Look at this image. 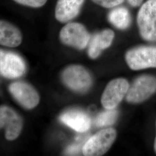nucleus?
Wrapping results in <instances>:
<instances>
[{
	"label": "nucleus",
	"mask_w": 156,
	"mask_h": 156,
	"mask_svg": "<svg viewBox=\"0 0 156 156\" xmlns=\"http://www.w3.org/2000/svg\"><path fill=\"white\" fill-rule=\"evenodd\" d=\"M136 21L142 38L156 42V0H147L141 5Z\"/></svg>",
	"instance_id": "1"
},
{
	"label": "nucleus",
	"mask_w": 156,
	"mask_h": 156,
	"mask_svg": "<svg viewBox=\"0 0 156 156\" xmlns=\"http://www.w3.org/2000/svg\"><path fill=\"white\" fill-rule=\"evenodd\" d=\"M116 138V131L113 128L104 129L92 136L83 147L84 156H100L104 154Z\"/></svg>",
	"instance_id": "2"
},
{
	"label": "nucleus",
	"mask_w": 156,
	"mask_h": 156,
	"mask_svg": "<svg viewBox=\"0 0 156 156\" xmlns=\"http://www.w3.org/2000/svg\"><path fill=\"white\" fill-rule=\"evenodd\" d=\"M59 37L62 44L79 50L85 49L91 38L86 28L77 22L67 23L61 30Z\"/></svg>",
	"instance_id": "3"
},
{
	"label": "nucleus",
	"mask_w": 156,
	"mask_h": 156,
	"mask_svg": "<svg viewBox=\"0 0 156 156\" xmlns=\"http://www.w3.org/2000/svg\"><path fill=\"white\" fill-rule=\"evenodd\" d=\"M64 84L73 91L84 93L92 84V78L86 68L81 66L72 65L67 67L62 73Z\"/></svg>",
	"instance_id": "4"
},
{
	"label": "nucleus",
	"mask_w": 156,
	"mask_h": 156,
	"mask_svg": "<svg viewBox=\"0 0 156 156\" xmlns=\"http://www.w3.org/2000/svg\"><path fill=\"white\" fill-rule=\"evenodd\" d=\"M126 60L133 70L156 68V46H141L128 50Z\"/></svg>",
	"instance_id": "5"
},
{
	"label": "nucleus",
	"mask_w": 156,
	"mask_h": 156,
	"mask_svg": "<svg viewBox=\"0 0 156 156\" xmlns=\"http://www.w3.org/2000/svg\"><path fill=\"white\" fill-rule=\"evenodd\" d=\"M156 92V77L144 75L136 78L129 87L126 99L131 103H140L149 98Z\"/></svg>",
	"instance_id": "6"
},
{
	"label": "nucleus",
	"mask_w": 156,
	"mask_h": 156,
	"mask_svg": "<svg viewBox=\"0 0 156 156\" xmlns=\"http://www.w3.org/2000/svg\"><path fill=\"white\" fill-rule=\"evenodd\" d=\"M26 70L22 57L14 52L0 49V74L8 79L23 76Z\"/></svg>",
	"instance_id": "7"
},
{
	"label": "nucleus",
	"mask_w": 156,
	"mask_h": 156,
	"mask_svg": "<svg viewBox=\"0 0 156 156\" xmlns=\"http://www.w3.org/2000/svg\"><path fill=\"white\" fill-rule=\"evenodd\" d=\"M129 84L124 78H117L107 84L101 97L102 106L106 109H115L128 92Z\"/></svg>",
	"instance_id": "8"
},
{
	"label": "nucleus",
	"mask_w": 156,
	"mask_h": 156,
	"mask_svg": "<svg viewBox=\"0 0 156 156\" xmlns=\"http://www.w3.org/2000/svg\"><path fill=\"white\" fill-rule=\"evenodd\" d=\"M9 90L15 100L25 109H33L39 104L38 92L31 85L26 82H13L9 86Z\"/></svg>",
	"instance_id": "9"
},
{
	"label": "nucleus",
	"mask_w": 156,
	"mask_h": 156,
	"mask_svg": "<svg viewBox=\"0 0 156 156\" xmlns=\"http://www.w3.org/2000/svg\"><path fill=\"white\" fill-rule=\"evenodd\" d=\"M23 124L22 118L13 109L0 106V128H5L6 140H16L22 131Z\"/></svg>",
	"instance_id": "10"
},
{
	"label": "nucleus",
	"mask_w": 156,
	"mask_h": 156,
	"mask_svg": "<svg viewBox=\"0 0 156 156\" xmlns=\"http://www.w3.org/2000/svg\"><path fill=\"white\" fill-rule=\"evenodd\" d=\"M84 0H57L55 8L56 20L67 23L77 17Z\"/></svg>",
	"instance_id": "11"
},
{
	"label": "nucleus",
	"mask_w": 156,
	"mask_h": 156,
	"mask_svg": "<svg viewBox=\"0 0 156 156\" xmlns=\"http://www.w3.org/2000/svg\"><path fill=\"white\" fill-rule=\"evenodd\" d=\"M115 33L111 29H105L95 34L90 39L88 55L91 58H96L100 56L102 50L108 48L112 44Z\"/></svg>",
	"instance_id": "12"
},
{
	"label": "nucleus",
	"mask_w": 156,
	"mask_h": 156,
	"mask_svg": "<svg viewBox=\"0 0 156 156\" xmlns=\"http://www.w3.org/2000/svg\"><path fill=\"white\" fill-rule=\"evenodd\" d=\"M62 122L77 132L87 131L91 126L89 116L84 112L71 109L64 112L60 117Z\"/></svg>",
	"instance_id": "13"
},
{
	"label": "nucleus",
	"mask_w": 156,
	"mask_h": 156,
	"mask_svg": "<svg viewBox=\"0 0 156 156\" xmlns=\"http://www.w3.org/2000/svg\"><path fill=\"white\" fill-rule=\"evenodd\" d=\"M22 42V34L19 29L11 23L0 20V45L15 48Z\"/></svg>",
	"instance_id": "14"
},
{
	"label": "nucleus",
	"mask_w": 156,
	"mask_h": 156,
	"mask_svg": "<svg viewBox=\"0 0 156 156\" xmlns=\"http://www.w3.org/2000/svg\"><path fill=\"white\" fill-rule=\"evenodd\" d=\"M108 19L113 26L119 30L127 29L131 23V13L124 6L113 8L108 15Z\"/></svg>",
	"instance_id": "15"
},
{
	"label": "nucleus",
	"mask_w": 156,
	"mask_h": 156,
	"mask_svg": "<svg viewBox=\"0 0 156 156\" xmlns=\"http://www.w3.org/2000/svg\"><path fill=\"white\" fill-rule=\"evenodd\" d=\"M117 117V112L115 109H106L97 116L95 120V124L98 127L110 126L115 123Z\"/></svg>",
	"instance_id": "16"
},
{
	"label": "nucleus",
	"mask_w": 156,
	"mask_h": 156,
	"mask_svg": "<svg viewBox=\"0 0 156 156\" xmlns=\"http://www.w3.org/2000/svg\"><path fill=\"white\" fill-rule=\"evenodd\" d=\"M98 5L105 8H113L121 5L124 0H91Z\"/></svg>",
	"instance_id": "17"
},
{
	"label": "nucleus",
	"mask_w": 156,
	"mask_h": 156,
	"mask_svg": "<svg viewBox=\"0 0 156 156\" xmlns=\"http://www.w3.org/2000/svg\"><path fill=\"white\" fill-rule=\"evenodd\" d=\"M23 5L33 8H40L44 5L48 0H13Z\"/></svg>",
	"instance_id": "18"
},
{
	"label": "nucleus",
	"mask_w": 156,
	"mask_h": 156,
	"mask_svg": "<svg viewBox=\"0 0 156 156\" xmlns=\"http://www.w3.org/2000/svg\"><path fill=\"white\" fill-rule=\"evenodd\" d=\"M80 151V147L79 145H73L72 146H69L66 151H65V153L67 155H75L78 154Z\"/></svg>",
	"instance_id": "19"
},
{
	"label": "nucleus",
	"mask_w": 156,
	"mask_h": 156,
	"mask_svg": "<svg viewBox=\"0 0 156 156\" xmlns=\"http://www.w3.org/2000/svg\"><path fill=\"white\" fill-rule=\"evenodd\" d=\"M128 4L133 7H138L142 5L144 0H127Z\"/></svg>",
	"instance_id": "20"
},
{
	"label": "nucleus",
	"mask_w": 156,
	"mask_h": 156,
	"mask_svg": "<svg viewBox=\"0 0 156 156\" xmlns=\"http://www.w3.org/2000/svg\"><path fill=\"white\" fill-rule=\"evenodd\" d=\"M154 151L156 153V135L155 140H154Z\"/></svg>",
	"instance_id": "21"
}]
</instances>
